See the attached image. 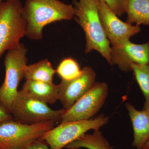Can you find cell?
<instances>
[{
  "instance_id": "cell-1",
  "label": "cell",
  "mask_w": 149,
  "mask_h": 149,
  "mask_svg": "<svg viewBox=\"0 0 149 149\" xmlns=\"http://www.w3.org/2000/svg\"><path fill=\"white\" fill-rule=\"evenodd\" d=\"M22 15L27 23L25 36L38 41L42 39L43 29L48 24L74 18V8L59 0H26Z\"/></svg>"
},
{
  "instance_id": "cell-2",
  "label": "cell",
  "mask_w": 149,
  "mask_h": 149,
  "mask_svg": "<svg viewBox=\"0 0 149 149\" xmlns=\"http://www.w3.org/2000/svg\"><path fill=\"white\" fill-rule=\"evenodd\" d=\"M100 0H73L74 18L83 28L86 37L85 53L97 51L112 65L111 47L99 15Z\"/></svg>"
},
{
  "instance_id": "cell-3",
  "label": "cell",
  "mask_w": 149,
  "mask_h": 149,
  "mask_svg": "<svg viewBox=\"0 0 149 149\" xmlns=\"http://www.w3.org/2000/svg\"><path fill=\"white\" fill-rule=\"evenodd\" d=\"M22 7L20 0H6L0 3V59L6 52L17 47L26 35Z\"/></svg>"
},
{
  "instance_id": "cell-4",
  "label": "cell",
  "mask_w": 149,
  "mask_h": 149,
  "mask_svg": "<svg viewBox=\"0 0 149 149\" xmlns=\"http://www.w3.org/2000/svg\"><path fill=\"white\" fill-rule=\"evenodd\" d=\"M27 51V48L21 43L17 47L8 51L5 56V77L0 87V107L9 113L18 93L19 85L24 78Z\"/></svg>"
},
{
  "instance_id": "cell-5",
  "label": "cell",
  "mask_w": 149,
  "mask_h": 149,
  "mask_svg": "<svg viewBox=\"0 0 149 149\" xmlns=\"http://www.w3.org/2000/svg\"><path fill=\"white\" fill-rule=\"evenodd\" d=\"M65 109L54 110L47 104L18 91L10 113L14 121L27 125L61 120Z\"/></svg>"
},
{
  "instance_id": "cell-6",
  "label": "cell",
  "mask_w": 149,
  "mask_h": 149,
  "mask_svg": "<svg viewBox=\"0 0 149 149\" xmlns=\"http://www.w3.org/2000/svg\"><path fill=\"white\" fill-rule=\"evenodd\" d=\"M54 121L27 125L14 120L0 125V149H23L54 127Z\"/></svg>"
},
{
  "instance_id": "cell-7",
  "label": "cell",
  "mask_w": 149,
  "mask_h": 149,
  "mask_svg": "<svg viewBox=\"0 0 149 149\" xmlns=\"http://www.w3.org/2000/svg\"><path fill=\"white\" fill-rule=\"evenodd\" d=\"M109 120L108 116L102 114L89 120L61 123L45 133L40 140L46 142L49 149H62L89 130H99Z\"/></svg>"
},
{
  "instance_id": "cell-8",
  "label": "cell",
  "mask_w": 149,
  "mask_h": 149,
  "mask_svg": "<svg viewBox=\"0 0 149 149\" xmlns=\"http://www.w3.org/2000/svg\"><path fill=\"white\" fill-rule=\"evenodd\" d=\"M108 91L106 83L95 82L70 108L66 110L61 123L91 119L103 105Z\"/></svg>"
},
{
  "instance_id": "cell-9",
  "label": "cell",
  "mask_w": 149,
  "mask_h": 149,
  "mask_svg": "<svg viewBox=\"0 0 149 149\" xmlns=\"http://www.w3.org/2000/svg\"><path fill=\"white\" fill-rule=\"evenodd\" d=\"M99 15L105 34L112 47L129 40L141 31L140 26L120 20L102 0H100Z\"/></svg>"
},
{
  "instance_id": "cell-10",
  "label": "cell",
  "mask_w": 149,
  "mask_h": 149,
  "mask_svg": "<svg viewBox=\"0 0 149 149\" xmlns=\"http://www.w3.org/2000/svg\"><path fill=\"white\" fill-rule=\"evenodd\" d=\"M96 74L93 68L85 66L78 77L70 80H61L58 85V100L64 109L73 105L95 83Z\"/></svg>"
},
{
  "instance_id": "cell-11",
  "label": "cell",
  "mask_w": 149,
  "mask_h": 149,
  "mask_svg": "<svg viewBox=\"0 0 149 149\" xmlns=\"http://www.w3.org/2000/svg\"><path fill=\"white\" fill-rule=\"evenodd\" d=\"M112 65H116L124 71L132 70L131 65L149 64V40L143 44H135L127 40L112 47Z\"/></svg>"
},
{
  "instance_id": "cell-12",
  "label": "cell",
  "mask_w": 149,
  "mask_h": 149,
  "mask_svg": "<svg viewBox=\"0 0 149 149\" xmlns=\"http://www.w3.org/2000/svg\"><path fill=\"white\" fill-rule=\"evenodd\" d=\"M125 106L133 125V147L143 149L144 145L149 140V111L138 110L130 103H126Z\"/></svg>"
},
{
  "instance_id": "cell-13",
  "label": "cell",
  "mask_w": 149,
  "mask_h": 149,
  "mask_svg": "<svg viewBox=\"0 0 149 149\" xmlns=\"http://www.w3.org/2000/svg\"><path fill=\"white\" fill-rule=\"evenodd\" d=\"M21 90L30 97L47 104H52L58 100V86L53 82L26 80Z\"/></svg>"
},
{
  "instance_id": "cell-14",
  "label": "cell",
  "mask_w": 149,
  "mask_h": 149,
  "mask_svg": "<svg viewBox=\"0 0 149 149\" xmlns=\"http://www.w3.org/2000/svg\"><path fill=\"white\" fill-rule=\"evenodd\" d=\"M126 22L139 25H149V0H127Z\"/></svg>"
},
{
  "instance_id": "cell-15",
  "label": "cell",
  "mask_w": 149,
  "mask_h": 149,
  "mask_svg": "<svg viewBox=\"0 0 149 149\" xmlns=\"http://www.w3.org/2000/svg\"><path fill=\"white\" fill-rule=\"evenodd\" d=\"M56 70L47 59L30 65L24 68V78L26 80L53 83Z\"/></svg>"
},
{
  "instance_id": "cell-16",
  "label": "cell",
  "mask_w": 149,
  "mask_h": 149,
  "mask_svg": "<svg viewBox=\"0 0 149 149\" xmlns=\"http://www.w3.org/2000/svg\"><path fill=\"white\" fill-rule=\"evenodd\" d=\"M67 149H112L100 130H94L92 134H85L68 144Z\"/></svg>"
},
{
  "instance_id": "cell-17",
  "label": "cell",
  "mask_w": 149,
  "mask_h": 149,
  "mask_svg": "<svg viewBox=\"0 0 149 149\" xmlns=\"http://www.w3.org/2000/svg\"><path fill=\"white\" fill-rule=\"evenodd\" d=\"M131 69L145 97L143 110L149 111V64L133 63Z\"/></svg>"
},
{
  "instance_id": "cell-18",
  "label": "cell",
  "mask_w": 149,
  "mask_h": 149,
  "mask_svg": "<svg viewBox=\"0 0 149 149\" xmlns=\"http://www.w3.org/2000/svg\"><path fill=\"white\" fill-rule=\"evenodd\" d=\"M56 72L61 78V80H70L80 76L82 69L74 59L67 58L60 63Z\"/></svg>"
},
{
  "instance_id": "cell-19",
  "label": "cell",
  "mask_w": 149,
  "mask_h": 149,
  "mask_svg": "<svg viewBox=\"0 0 149 149\" xmlns=\"http://www.w3.org/2000/svg\"><path fill=\"white\" fill-rule=\"evenodd\" d=\"M118 16L125 13L127 0H102Z\"/></svg>"
},
{
  "instance_id": "cell-20",
  "label": "cell",
  "mask_w": 149,
  "mask_h": 149,
  "mask_svg": "<svg viewBox=\"0 0 149 149\" xmlns=\"http://www.w3.org/2000/svg\"><path fill=\"white\" fill-rule=\"evenodd\" d=\"M23 149H49V146L45 141L38 140L32 143Z\"/></svg>"
},
{
  "instance_id": "cell-21",
  "label": "cell",
  "mask_w": 149,
  "mask_h": 149,
  "mask_svg": "<svg viewBox=\"0 0 149 149\" xmlns=\"http://www.w3.org/2000/svg\"><path fill=\"white\" fill-rule=\"evenodd\" d=\"M11 120L13 119L10 113L6 111L0 107V125L3 123Z\"/></svg>"
},
{
  "instance_id": "cell-22",
  "label": "cell",
  "mask_w": 149,
  "mask_h": 149,
  "mask_svg": "<svg viewBox=\"0 0 149 149\" xmlns=\"http://www.w3.org/2000/svg\"><path fill=\"white\" fill-rule=\"evenodd\" d=\"M143 149H149V140L144 145Z\"/></svg>"
},
{
  "instance_id": "cell-23",
  "label": "cell",
  "mask_w": 149,
  "mask_h": 149,
  "mask_svg": "<svg viewBox=\"0 0 149 149\" xmlns=\"http://www.w3.org/2000/svg\"><path fill=\"white\" fill-rule=\"evenodd\" d=\"M1 2H2V0H0V3H1Z\"/></svg>"
}]
</instances>
